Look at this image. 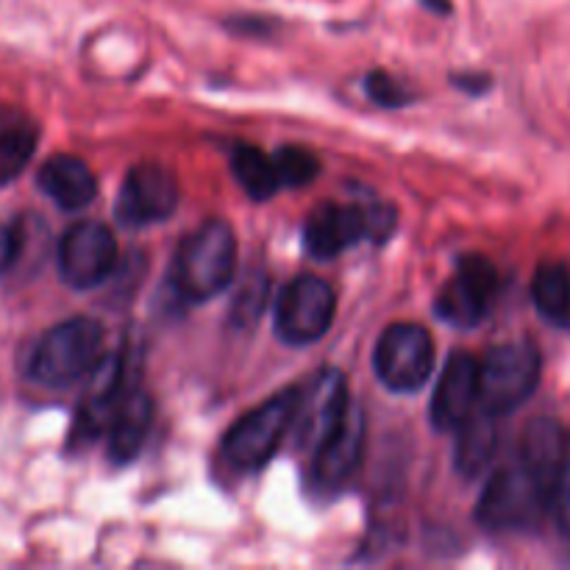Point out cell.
I'll return each instance as SVG.
<instances>
[{
  "label": "cell",
  "mask_w": 570,
  "mask_h": 570,
  "mask_svg": "<svg viewBox=\"0 0 570 570\" xmlns=\"http://www.w3.org/2000/svg\"><path fill=\"white\" fill-rule=\"evenodd\" d=\"M538 348L532 343H504L479 360V406L490 415H510L527 404L540 384Z\"/></svg>",
  "instance_id": "cell-5"
},
{
  "label": "cell",
  "mask_w": 570,
  "mask_h": 570,
  "mask_svg": "<svg viewBox=\"0 0 570 570\" xmlns=\"http://www.w3.org/2000/svg\"><path fill=\"white\" fill-rule=\"evenodd\" d=\"M456 432L454 445V465L462 479H476L484 468L490 465L499 445V432H495V415L490 412H471Z\"/></svg>",
  "instance_id": "cell-19"
},
{
  "label": "cell",
  "mask_w": 570,
  "mask_h": 570,
  "mask_svg": "<svg viewBox=\"0 0 570 570\" xmlns=\"http://www.w3.org/2000/svg\"><path fill=\"white\" fill-rule=\"evenodd\" d=\"M232 173L239 187L245 189V195L254 200H267L282 189L276 167H273V156L262 154L256 145H234Z\"/></svg>",
  "instance_id": "cell-22"
},
{
  "label": "cell",
  "mask_w": 570,
  "mask_h": 570,
  "mask_svg": "<svg viewBox=\"0 0 570 570\" xmlns=\"http://www.w3.org/2000/svg\"><path fill=\"white\" fill-rule=\"evenodd\" d=\"M399 228V212L382 200L367 204H326L315 206L304 223V248L315 259H334L360 243H387Z\"/></svg>",
  "instance_id": "cell-2"
},
{
  "label": "cell",
  "mask_w": 570,
  "mask_h": 570,
  "mask_svg": "<svg viewBox=\"0 0 570 570\" xmlns=\"http://www.w3.org/2000/svg\"><path fill=\"white\" fill-rule=\"evenodd\" d=\"M521 465L538 479L546 493L554 484L557 473L566 465V432L551 417H538L527 426L521 440Z\"/></svg>",
  "instance_id": "cell-18"
},
{
  "label": "cell",
  "mask_w": 570,
  "mask_h": 570,
  "mask_svg": "<svg viewBox=\"0 0 570 570\" xmlns=\"http://www.w3.org/2000/svg\"><path fill=\"white\" fill-rule=\"evenodd\" d=\"M237 276V237L226 220L200 223L195 232L178 243L173 256L170 282L173 289L189 304L220 295Z\"/></svg>",
  "instance_id": "cell-1"
},
{
  "label": "cell",
  "mask_w": 570,
  "mask_h": 570,
  "mask_svg": "<svg viewBox=\"0 0 570 570\" xmlns=\"http://www.w3.org/2000/svg\"><path fill=\"white\" fill-rule=\"evenodd\" d=\"M37 184L42 193L53 200L59 209L78 212L89 206L98 195V178L89 170V165L78 156L59 154L50 156L42 167H39Z\"/></svg>",
  "instance_id": "cell-16"
},
{
  "label": "cell",
  "mask_w": 570,
  "mask_h": 570,
  "mask_svg": "<svg viewBox=\"0 0 570 570\" xmlns=\"http://www.w3.org/2000/svg\"><path fill=\"white\" fill-rule=\"evenodd\" d=\"M134 390H137V367H134L128 345H122L115 354L100 356L98 365L89 371L87 393H83L76 426H72V443H92L98 434H104L109 421L115 417L117 406Z\"/></svg>",
  "instance_id": "cell-9"
},
{
  "label": "cell",
  "mask_w": 570,
  "mask_h": 570,
  "mask_svg": "<svg viewBox=\"0 0 570 570\" xmlns=\"http://www.w3.org/2000/svg\"><path fill=\"white\" fill-rule=\"evenodd\" d=\"M423 6H426V9H432V11H443V14L451 9L449 0H423Z\"/></svg>",
  "instance_id": "cell-29"
},
{
  "label": "cell",
  "mask_w": 570,
  "mask_h": 570,
  "mask_svg": "<svg viewBox=\"0 0 570 570\" xmlns=\"http://www.w3.org/2000/svg\"><path fill=\"white\" fill-rule=\"evenodd\" d=\"M365 454V417L360 406H351L345 421L340 423L337 432L312 454L309 484L312 490L323 495H332L351 482L362 465Z\"/></svg>",
  "instance_id": "cell-14"
},
{
  "label": "cell",
  "mask_w": 570,
  "mask_h": 570,
  "mask_svg": "<svg viewBox=\"0 0 570 570\" xmlns=\"http://www.w3.org/2000/svg\"><path fill=\"white\" fill-rule=\"evenodd\" d=\"M495 289H499V273L493 262L482 254H468L456 262L454 276L440 289L434 312L449 326L473 328L488 317Z\"/></svg>",
  "instance_id": "cell-12"
},
{
  "label": "cell",
  "mask_w": 570,
  "mask_h": 570,
  "mask_svg": "<svg viewBox=\"0 0 570 570\" xmlns=\"http://www.w3.org/2000/svg\"><path fill=\"white\" fill-rule=\"evenodd\" d=\"M39 142L37 122L17 109H0V184L26 170Z\"/></svg>",
  "instance_id": "cell-20"
},
{
  "label": "cell",
  "mask_w": 570,
  "mask_h": 570,
  "mask_svg": "<svg viewBox=\"0 0 570 570\" xmlns=\"http://www.w3.org/2000/svg\"><path fill=\"white\" fill-rule=\"evenodd\" d=\"M454 81L456 87L473 89V92H484V89H488V78L484 76H456Z\"/></svg>",
  "instance_id": "cell-28"
},
{
  "label": "cell",
  "mask_w": 570,
  "mask_h": 570,
  "mask_svg": "<svg viewBox=\"0 0 570 570\" xmlns=\"http://www.w3.org/2000/svg\"><path fill=\"white\" fill-rule=\"evenodd\" d=\"M532 298L549 323L566 326L570 321V267L562 262H546L532 282Z\"/></svg>",
  "instance_id": "cell-21"
},
{
  "label": "cell",
  "mask_w": 570,
  "mask_h": 570,
  "mask_svg": "<svg viewBox=\"0 0 570 570\" xmlns=\"http://www.w3.org/2000/svg\"><path fill=\"white\" fill-rule=\"evenodd\" d=\"M20 256V232L14 226L0 223V273L9 271Z\"/></svg>",
  "instance_id": "cell-27"
},
{
  "label": "cell",
  "mask_w": 570,
  "mask_h": 570,
  "mask_svg": "<svg viewBox=\"0 0 570 570\" xmlns=\"http://www.w3.org/2000/svg\"><path fill=\"white\" fill-rule=\"evenodd\" d=\"M273 167H276L278 184L287 189L306 187L321 176V159L309 148L301 145H284L273 154Z\"/></svg>",
  "instance_id": "cell-23"
},
{
  "label": "cell",
  "mask_w": 570,
  "mask_h": 570,
  "mask_svg": "<svg viewBox=\"0 0 570 570\" xmlns=\"http://www.w3.org/2000/svg\"><path fill=\"white\" fill-rule=\"evenodd\" d=\"M267 293H271V282L265 273H250L243 284H239L237 295L232 304V323L239 328H250L262 317L267 304Z\"/></svg>",
  "instance_id": "cell-24"
},
{
  "label": "cell",
  "mask_w": 570,
  "mask_h": 570,
  "mask_svg": "<svg viewBox=\"0 0 570 570\" xmlns=\"http://www.w3.org/2000/svg\"><path fill=\"white\" fill-rule=\"evenodd\" d=\"M479 404V360L454 351L440 371L432 395V423L440 432H454Z\"/></svg>",
  "instance_id": "cell-15"
},
{
  "label": "cell",
  "mask_w": 570,
  "mask_h": 570,
  "mask_svg": "<svg viewBox=\"0 0 570 570\" xmlns=\"http://www.w3.org/2000/svg\"><path fill=\"white\" fill-rule=\"evenodd\" d=\"M150 426H154V401L142 390H134L120 406H117L115 417L106 426V438H109V460L115 465H128L137 460L142 451L145 440H148Z\"/></svg>",
  "instance_id": "cell-17"
},
{
  "label": "cell",
  "mask_w": 570,
  "mask_h": 570,
  "mask_svg": "<svg viewBox=\"0 0 570 570\" xmlns=\"http://www.w3.org/2000/svg\"><path fill=\"white\" fill-rule=\"evenodd\" d=\"M59 276L72 289H95L117 267V239L100 220H81L59 243Z\"/></svg>",
  "instance_id": "cell-11"
},
{
  "label": "cell",
  "mask_w": 570,
  "mask_h": 570,
  "mask_svg": "<svg viewBox=\"0 0 570 570\" xmlns=\"http://www.w3.org/2000/svg\"><path fill=\"white\" fill-rule=\"evenodd\" d=\"M104 348V328L92 317H70L39 337L28 362V376L48 390H61L89 376Z\"/></svg>",
  "instance_id": "cell-3"
},
{
  "label": "cell",
  "mask_w": 570,
  "mask_h": 570,
  "mask_svg": "<svg viewBox=\"0 0 570 570\" xmlns=\"http://www.w3.org/2000/svg\"><path fill=\"white\" fill-rule=\"evenodd\" d=\"M178 209V181L170 167L159 161H142L126 173L117 193V220L126 226H154L165 223Z\"/></svg>",
  "instance_id": "cell-13"
},
{
  "label": "cell",
  "mask_w": 570,
  "mask_h": 570,
  "mask_svg": "<svg viewBox=\"0 0 570 570\" xmlns=\"http://www.w3.org/2000/svg\"><path fill=\"white\" fill-rule=\"evenodd\" d=\"M351 406H354V401H351L348 382H345L343 373L334 371V367L317 373L309 387L298 393V406H295L293 426H289L295 432V445L301 451L315 454L337 432Z\"/></svg>",
  "instance_id": "cell-10"
},
{
  "label": "cell",
  "mask_w": 570,
  "mask_h": 570,
  "mask_svg": "<svg viewBox=\"0 0 570 570\" xmlns=\"http://www.w3.org/2000/svg\"><path fill=\"white\" fill-rule=\"evenodd\" d=\"M549 510L551 515H554L557 529H560L566 538H570V462L562 465V471L557 473L554 484H551Z\"/></svg>",
  "instance_id": "cell-26"
},
{
  "label": "cell",
  "mask_w": 570,
  "mask_h": 570,
  "mask_svg": "<svg viewBox=\"0 0 570 570\" xmlns=\"http://www.w3.org/2000/svg\"><path fill=\"white\" fill-rule=\"evenodd\" d=\"M334 315L337 295L332 284L321 276H295L276 301V337L304 348L326 337Z\"/></svg>",
  "instance_id": "cell-8"
},
{
  "label": "cell",
  "mask_w": 570,
  "mask_h": 570,
  "mask_svg": "<svg viewBox=\"0 0 570 570\" xmlns=\"http://www.w3.org/2000/svg\"><path fill=\"white\" fill-rule=\"evenodd\" d=\"M365 92L373 104L387 106V109H401L412 104V92L401 81H395L390 72L373 70L365 76Z\"/></svg>",
  "instance_id": "cell-25"
},
{
  "label": "cell",
  "mask_w": 570,
  "mask_h": 570,
  "mask_svg": "<svg viewBox=\"0 0 570 570\" xmlns=\"http://www.w3.org/2000/svg\"><path fill=\"white\" fill-rule=\"evenodd\" d=\"M549 510V493L523 465L501 468L476 504L479 527L490 532H523L538 527Z\"/></svg>",
  "instance_id": "cell-6"
},
{
  "label": "cell",
  "mask_w": 570,
  "mask_h": 570,
  "mask_svg": "<svg viewBox=\"0 0 570 570\" xmlns=\"http://www.w3.org/2000/svg\"><path fill=\"white\" fill-rule=\"evenodd\" d=\"M434 340L421 323H393L373 348V371L393 393H417L434 373Z\"/></svg>",
  "instance_id": "cell-7"
},
{
  "label": "cell",
  "mask_w": 570,
  "mask_h": 570,
  "mask_svg": "<svg viewBox=\"0 0 570 570\" xmlns=\"http://www.w3.org/2000/svg\"><path fill=\"white\" fill-rule=\"evenodd\" d=\"M295 406H298V390H282L262 406L250 410L223 438L220 460L237 473L262 471L293 426Z\"/></svg>",
  "instance_id": "cell-4"
}]
</instances>
